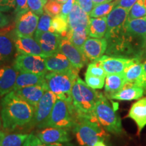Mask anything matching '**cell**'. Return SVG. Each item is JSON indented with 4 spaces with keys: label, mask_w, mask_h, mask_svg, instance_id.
Returning <instances> with one entry per match:
<instances>
[{
    "label": "cell",
    "mask_w": 146,
    "mask_h": 146,
    "mask_svg": "<svg viewBox=\"0 0 146 146\" xmlns=\"http://www.w3.org/2000/svg\"><path fill=\"white\" fill-rule=\"evenodd\" d=\"M29 10H31L38 16H41L44 12L43 4L42 0H27Z\"/></svg>",
    "instance_id": "39"
},
{
    "label": "cell",
    "mask_w": 146,
    "mask_h": 146,
    "mask_svg": "<svg viewBox=\"0 0 146 146\" xmlns=\"http://www.w3.org/2000/svg\"><path fill=\"white\" fill-rule=\"evenodd\" d=\"M90 16L84 12L76 2L68 15V23L69 31H87Z\"/></svg>",
    "instance_id": "15"
},
{
    "label": "cell",
    "mask_w": 146,
    "mask_h": 146,
    "mask_svg": "<svg viewBox=\"0 0 146 146\" xmlns=\"http://www.w3.org/2000/svg\"><path fill=\"white\" fill-rule=\"evenodd\" d=\"M114 1V0H110V1Z\"/></svg>",
    "instance_id": "54"
},
{
    "label": "cell",
    "mask_w": 146,
    "mask_h": 146,
    "mask_svg": "<svg viewBox=\"0 0 146 146\" xmlns=\"http://www.w3.org/2000/svg\"><path fill=\"white\" fill-rule=\"evenodd\" d=\"M77 120L78 116L72 102L57 98L50 117L38 128L56 127L68 129L74 127Z\"/></svg>",
    "instance_id": "4"
},
{
    "label": "cell",
    "mask_w": 146,
    "mask_h": 146,
    "mask_svg": "<svg viewBox=\"0 0 146 146\" xmlns=\"http://www.w3.org/2000/svg\"><path fill=\"white\" fill-rule=\"evenodd\" d=\"M124 76L126 83L141 87L144 89L146 88V74L140 60L129 66L124 72Z\"/></svg>",
    "instance_id": "18"
},
{
    "label": "cell",
    "mask_w": 146,
    "mask_h": 146,
    "mask_svg": "<svg viewBox=\"0 0 146 146\" xmlns=\"http://www.w3.org/2000/svg\"><path fill=\"white\" fill-rule=\"evenodd\" d=\"M62 4L58 2L57 0H47L43 7V10L45 13L48 14L52 17L59 15L61 13Z\"/></svg>",
    "instance_id": "34"
},
{
    "label": "cell",
    "mask_w": 146,
    "mask_h": 146,
    "mask_svg": "<svg viewBox=\"0 0 146 146\" xmlns=\"http://www.w3.org/2000/svg\"><path fill=\"white\" fill-rule=\"evenodd\" d=\"M142 64H143V69H144V70H145V74H146V60H144L143 62H142Z\"/></svg>",
    "instance_id": "49"
},
{
    "label": "cell",
    "mask_w": 146,
    "mask_h": 146,
    "mask_svg": "<svg viewBox=\"0 0 146 146\" xmlns=\"http://www.w3.org/2000/svg\"><path fill=\"white\" fill-rule=\"evenodd\" d=\"M127 117L131 118L136 123L138 135H139L146 126V97L141 98L133 104Z\"/></svg>",
    "instance_id": "21"
},
{
    "label": "cell",
    "mask_w": 146,
    "mask_h": 146,
    "mask_svg": "<svg viewBox=\"0 0 146 146\" xmlns=\"http://www.w3.org/2000/svg\"><path fill=\"white\" fill-rule=\"evenodd\" d=\"M66 37L68 38L73 45L81 50L84 43L89 37V35L87 31H68Z\"/></svg>",
    "instance_id": "31"
},
{
    "label": "cell",
    "mask_w": 146,
    "mask_h": 146,
    "mask_svg": "<svg viewBox=\"0 0 146 146\" xmlns=\"http://www.w3.org/2000/svg\"><path fill=\"white\" fill-rule=\"evenodd\" d=\"M23 146H60V143L45 144L43 143L37 136L34 134H30L25 140Z\"/></svg>",
    "instance_id": "38"
},
{
    "label": "cell",
    "mask_w": 146,
    "mask_h": 146,
    "mask_svg": "<svg viewBox=\"0 0 146 146\" xmlns=\"http://www.w3.org/2000/svg\"><path fill=\"white\" fill-rule=\"evenodd\" d=\"M39 139L45 144L61 143L70 141V136L66 129L47 127L37 133Z\"/></svg>",
    "instance_id": "16"
},
{
    "label": "cell",
    "mask_w": 146,
    "mask_h": 146,
    "mask_svg": "<svg viewBox=\"0 0 146 146\" xmlns=\"http://www.w3.org/2000/svg\"><path fill=\"white\" fill-rule=\"evenodd\" d=\"M75 2L76 0H68L66 2L63 3L60 14L64 18H68V15L70 14L71 11H72Z\"/></svg>",
    "instance_id": "41"
},
{
    "label": "cell",
    "mask_w": 146,
    "mask_h": 146,
    "mask_svg": "<svg viewBox=\"0 0 146 146\" xmlns=\"http://www.w3.org/2000/svg\"><path fill=\"white\" fill-rule=\"evenodd\" d=\"M1 117H0V127H1Z\"/></svg>",
    "instance_id": "51"
},
{
    "label": "cell",
    "mask_w": 146,
    "mask_h": 146,
    "mask_svg": "<svg viewBox=\"0 0 146 146\" xmlns=\"http://www.w3.org/2000/svg\"><path fill=\"white\" fill-rule=\"evenodd\" d=\"M126 81L123 74H107L105 79V91L107 96L116 94L125 85Z\"/></svg>",
    "instance_id": "28"
},
{
    "label": "cell",
    "mask_w": 146,
    "mask_h": 146,
    "mask_svg": "<svg viewBox=\"0 0 146 146\" xmlns=\"http://www.w3.org/2000/svg\"><path fill=\"white\" fill-rule=\"evenodd\" d=\"M45 60L47 70L50 72H67L76 69L73 66L68 58L60 52L45 58Z\"/></svg>",
    "instance_id": "19"
},
{
    "label": "cell",
    "mask_w": 146,
    "mask_h": 146,
    "mask_svg": "<svg viewBox=\"0 0 146 146\" xmlns=\"http://www.w3.org/2000/svg\"><path fill=\"white\" fill-rule=\"evenodd\" d=\"M45 74H33V73L19 72L18 74L13 91L33 85H45Z\"/></svg>",
    "instance_id": "24"
},
{
    "label": "cell",
    "mask_w": 146,
    "mask_h": 146,
    "mask_svg": "<svg viewBox=\"0 0 146 146\" xmlns=\"http://www.w3.org/2000/svg\"><path fill=\"white\" fill-rule=\"evenodd\" d=\"M62 37L60 35L50 31L35 32L34 35V38L39 43L44 58L60 52Z\"/></svg>",
    "instance_id": "11"
},
{
    "label": "cell",
    "mask_w": 146,
    "mask_h": 146,
    "mask_svg": "<svg viewBox=\"0 0 146 146\" xmlns=\"http://www.w3.org/2000/svg\"><path fill=\"white\" fill-rule=\"evenodd\" d=\"M100 93L87 85L81 78L74 81L71 91L72 102L78 118L94 114L96 104Z\"/></svg>",
    "instance_id": "2"
},
{
    "label": "cell",
    "mask_w": 146,
    "mask_h": 146,
    "mask_svg": "<svg viewBox=\"0 0 146 146\" xmlns=\"http://www.w3.org/2000/svg\"><path fill=\"white\" fill-rule=\"evenodd\" d=\"M142 56L146 58V35L145 36V39L143 41V48H142Z\"/></svg>",
    "instance_id": "47"
},
{
    "label": "cell",
    "mask_w": 146,
    "mask_h": 146,
    "mask_svg": "<svg viewBox=\"0 0 146 146\" xmlns=\"http://www.w3.org/2000/svg\"><path fill=\"white\" fill-rule=\"evenodd\" d=\"M15 49L14 39L6 35H0V64L13 57Z\"/></svg>",
    "instance_id": "27"
},
{
    "label": "cell",
    "mask_w": 146,
    "mask_h": 146,
    "mask_svg": "<svg viewBox=\"0 0 146 146\" xmlns=\"http://www.w3.org/2000/svg\"><path fill=\"white\" fill-rule=\"evenodd\" d=\"M116 7V1H112L110 2L101 3L95 5L91 12L89 16L91 18H101L106 17L112 12V10Z\"/></svg>",
    "instance_id": "30"
},
{
    "label": "cell",
    "mask_w": 146,
    "mask_h": 146,
    "mask_svg": "<svg viewBox=\"0 0 146 146\" xmlns=\"http://www.w3.org/2000/svg\"><path fill=\"white\" fill-rule=\"evenodd\" d=\"M39 17L29 10L16 15L15 35L19 36H33L36 32Z\"/></svg>",
    "instance_id": "10"
},
{
    "label": "cell",
    "mask_w": 146,
    "mask_h": 146,
    "mask_svg": "<svg viewBox=\"0 0 146 146\" xmlns=\"http://www.w3.org/2000/svg\"><path fill=\"white\" fill-rule=\"evenodd\" d=\"M52 16L48 14L43 12L39 20L36 32H51V24H52Z\"/></svg>",
    "instance_id": "36"
},
{
    "label": "cell",
    "mask_w": 146,
    "mask_h": 146,
    "mask_svg": "<svg viewBox=\"0 0 146 146\" xmlns=\"http://www.w3.org/2000/svg\"><path fill=\"white\" fill-rule=\"evenodd\" d=\"M85 83L89 87L94 89H100L103 88L105 84L106 78L99 77L91 74H85Z\"/></svg>",
    "instance_id": "37"
},
{
    "label": "cell",
    "mask_w": 146,
    "mask_h": 146,
    "mask_svg": "<svg viewBox=\"0 0 146 146\" xmlns=\"http://www.w3.org/2000/svg\"><path fill=\"white\" fill-rule=\"evenodd\" d=\"M60 52L64 55L73 66L78 70L83 68L88 60L82 50L73 45L66 36L62 37Z\"/></svg>",
    "instance_id": "13"
},
{
    "label": "cell",
    "mask_w": 146,
    "mask_h": 146,
    "mask_svg": "<svg viewBox=\"0 0 146 146\" xmlns=\"http://www.w3.org/2000/svg\"><path fill=\"white\" fill-rule=\"evenodd\" d=\"M107 16L101 18H91L87 28L89 36L104 38L107 31Z\"/></svg>",
    "instance_id": "26"
},
{
    "label": "cell",
    "mask_w": 146,
    "mask_h": 146,
    "mask_svg": "<svg viewBox=\"0 0 146 146\" xmlns=\"http://www.w3.org/2000/svg\"><path fill=\"white\" fill-rule=\"evenodd\" d=\"M57 96L52 91L47 90L40 100L37 105L35 107L34 116L30 123V127H39L45 123L50 117Z\"/></svg>",
    "instance_id": "9"
},
{
    "label": "cell",
    "mask_w": 146,
    "mask_h": 146,
    "mask_svg": "<svg viewBox=\"0 0 146 146\" xmlns=\"http://www.w3.org/2000/svg\"><path fill=\"white\" fill-rule=\"evenodd\" d=\"M138 0H115L116 6H119L130 10L133 5Z\"/></svg>",
    "instance_id": "44"
},
{
    "label": "cell",
    "mask_w": 146,
    "mask_h": 146,
    "mask_svg": "<svg viewBox=\"0 0 146 146\" xmlns=\"http://www.w3.org/2000/svg\"><path fill=\"white\" fill-rule=\"evenodd\" d=\"M1 106V119L5 129L13 130L27 125L33 118L35 107L18 96L14 91L5 95Z\"/></svg>",
    "instance_id": "1"
},
{
    "label": "cell",
    "mask_w": 146,
    "mask_h": 146,
    "mask_svg": "<svg viewBox=\"0 0 146 146\" xmlns=\"http://www.w3.org/2000/svg\"><path fill=\"white\" fill-rule=\"evenodd\" d=\"M125 29L130 35L144 41L146 35V16L133 20H127Z\"/></svg>",
    "instance_id": "25"
},
{
    "label": "cell",
    "mask_w": 146,
    "mask_h": 146,
    "mask_svg": "<svg viewBox=\"0 0 146 146\" xmlns=\"http://www.w3.org/2000/svg\"><path fill=\"white\" fill-rule=\"evenodd\" d=\"M14 40L18 54L33 55L43 57V52L39 43L33 36H16Z\"/></svg>",
    "instance_id": "17"
},
{
    "label": "cell",
    "mask_w": 146,
    "mask_h": 146,
    "mask_svg": "<svg viewBox=\"0 0 146 146\" xmlns=\"http://www.w3.org/2000/svg\"><path fill=\"white\" fill-rule=\"evenodd\" d=\"M5 136V133H3V131H0V146H2V142L3 139H4Z\"/></svg>",
    "instance_id": "48"
},
{
    "label": "cell",
    "mask_w": 146,
    "mask_h": 146,
    "mask_svg": "<svg viewBox=\"0 0 146 146\" xmlns=\"http://www.w3.org/2000/svg\"><path fill=\"white\" fill-rule=\"evenodd\" d=\"M146 16V5L144 0H138L133 5L129 11L127 20H133L135 18H142Z\"/></svg>",
    "instance_id": "33"
},
{
    "label": "cell",
    "mask_w": 146,
    "mask_h": 146,
    "mask_svg": "<svg viewBox=\"0 0 146 146\" xmlns=\"http://www.w3.org/2000/svg\"><path fill=\"white\" fill-rule=\"evenodd\" d=\"M74 133L78 143L82 146H94L108 135L95 115L78 118Z\"/></svg>",
    "instance_id": "3"
},
{
    "label": "cell",
    "mask_w": 146,
    "mask_h": 146,
    "mask_svg": "<svg viewBox=\"0 0 146 146\" xmlns=\"http://www.w3.org/2000/svg\"><path fill=\"white\" fill-rule=\"evenodd\" d=\"M108 47L107 40L104 38L89 36L82 47L81 50L88 60L96 61L104 56Z\"/></svg>",
    "instance_id": "14"
},
{
    "label": "cell",
    "mask_w": 146,
    "mask_h": 146,
    "mask_svg": "<svg viewBox=\"0 0 146 146\" xmlns=\"http://www.w3.org/2000/svg\"><path fill=\"white\" fill-rule=\"evenodd\" d=\"M18 72L14 66L0 67V97L13 91Z\"/></svg>",
    "instance_id": "20"
},
{
    "label": "cell",
    "mask_w": 146,
    "mask_h": 146,
    "mask_svg": "<svg viewBox=\"0 0 146 146\" xmlns=\"http://www.w3.org/2000/svg\"><path fill=\"white\" fill-rule=\"evenodd\" d=\"M47 91L45 85H33L14 91L15 94L29 104L35 107Z\"/></svg>",
    "instance_id": "22"
},
{
    "label": "cell",
    "mask_w": 146,
    "mask_h": 146,
    "mask_svg": "<svg viewBox=\"0 0 146 146\" xmlns=\"http://www.w3.org/2000/svg\"><path fill=\"white\" fill-rule=\"evenodd\" d=\"M10 23L9 18L5 14L0 11V29L3 28L8 25Z\"/></svg>",
    "instance_id": "45"
},
{
    "label": "cell",
    "mask_w": 146,
    "mask_h": 146,
    "mask_svg": "<svg viewBox=\"0 0 146 146\" xmlns=\"http://www.w3.org/2000/svg\"><path fill=\"white\" fill-rule=\"evenodd\" d=\"M92 1H93V3H94V5L101 4V3L110 2V0H92Z\"/></svg>",
    "instance_id": "46"
},
{
    "label": "cell",
    "mask_w": 146,
    "mask_h": 146,
    "mask_svg": "<svg viewBox=\"0 0 146 146\" xmlns=\"http://www.w3.org/2000/svg\"><path fill=\"white\" fill-rule=\"evenodd\" d=\"M68 31V18H64L60 14L52 18V24H51V32L58 34L62 37H64L66 36Z\"/></svg>",
    "instance_id": "29"
},
{
    "label": "cell",
    "mask_w": 146,
    "mask_h": 146,
    "mask_svg": "<svg viewBox=\"0 0 146 146\" xmlns=\"http://www.w3.org/2000/svg\"><path fill=\"white\" fill-rule=\"evenodd\" d=\"M140 60L139 58H128L115 57L110 56H102L97 60L104 69L107 74H123L125 69L135 62Z\"/></svg>",
    "instance_id": "12"
},
{
    "label": "cell",
    "mask_w": 146,
    "mask_h": 146,
    "mask_svg": "<svg viewBox=\"0 0 146 146\" xmlns=\"http://www.w3.org/2000/svg\"><path fill=\"white\" fill-rule=\"evenodd\" d=\"M76 2L81 7L82 10L89 15L95 6L92 0H76Z\"/></svg>",
    "instance_id": "42"
},
{
    "label": "cell",
    "mask_w": 146,
    "mask_h": 146,
    "mask_svg": "<svg viewBox=\"0 0 146 146\" xmlns=\"http://www.w3.org/2000/svg\"><path fill=\"white\" fill-rule=\"evenodd\" d=\"M16 0H0V11L7 12L11 10H15Z\"/></svg>",
    "instance_id": "40"
},
{
    "label": "cell",
    "mask_w": 146,
    "mask_h": 146,
    "mask_svg": "<svg viewBox=\"0 0 146 146\" xmlns=\"http://www.w3.org/2000/svg\"><path fill=\"white\" fill-rule=\"evenodd\" d=\"M94 114L106 131L115 135L123 133L121 119L116 113V109L114 108L106 97L101 93L96 104Z\"/></svg>",
    "instance_id": "6"
},
{
    "label": "cell",
    "mask_w": 146,
    "mask_h": 146,
    "mask_svg": "<svg viewBox=\"0 0 146 146\" xmlns=\"http://www.w3.org/2000/svg\"><path fill=\"white\" fill-rule=\"evenodd\" d=\"M87 74H91L99 77L106 78V72H105L104 69L100 64V63L98 61H94V62L89 64L87 67V71L85 72Z\"/></svg>",
    "instance_id": "35"
},
{
    "label": "cell",
    "mask_w": 146,
    "mask_h": 146,
    "mask_svg": "<svg viewBox=\"0 0 146 146\" xmlns=\"http://www.w3.org/2000/svg\"><path fill=\"white\" fill-rule=\"evenodd\" d=\"M57 1H58V2L61 3L62 4H63V3H64L65 2H66V1H68V0H57Z\"/></svg>",
    "instance_id": "50"
},
{
    "label": "cell",
    "mask_w": 146,
    "mask_h": 146,
    "mask_svg": "<svg viewBox=\"0 0 146 146\" xmlns=\"http://www.w3.org/2000/svg\"><path fill=\"white\" fill-rule=\"evenodd\" d=\"M29 135L14 133L5 135L2 142V146H23Z\"/></svg>",
    "instance_id": "32"
},
{
    "label": "cell",
    "mask_w": 146,
    "mask_h": 146,
    "mask_svg": "<svg viewBox=\"0 0 146 146\" xmlns=\"http://www.w3.org/2000/svg\"><path fill=\"white\" fill-rule=\"evenodd\" d=\"M144 1H145V4L146 5V0H144Z\"/></svg>",
    "instance_id": "53"
},
{
    "label": "cell",
    "mask_w": 146,
    "mask_h": 146,
    "mask_svg": "<svg viewBox=\"0 0 146 146\" xmlns=\"http://www.w3.org/2000/svg\"><path fill=\"white\" fill-rule=\"evenodd\" d=\"M14 66L19 72L33 74H46L47 71L45 58L33 55L18 54Z\"/></svg>",
    "instance_id": "8"
},
{
    "label": "cell",
    "mask_w": 146,
    "mask_h": 146,
    "mask_svg": "<svg viewBox=\"0 0 146 146\" xmlns=\"http://www.w3.org/2000/svg\"><path fill=\"white\" fill-rule=\"evenodd\" d=\"M145 91L143 87L126 83L124 87L116 94L107 96L110 99L120 101H131L140 99L143 96Z\"/></svg>",
    "instance_id": "23"
},
{
    "label": "cell",
    "mask_w": 146,
    "mask_h": 146,
    "mask_svg": "<svg viewBox=\"0 0 146 146\" xmlns=\"http://www.w3.org/2000/svg\"><path fill=\"white\" fill-rule=\"evenodd\" d=\"M27 0H16L15 12L16 15L29 10Z\"/></svg>",
    "instance_id": "43"
},
{
    "label": "cell",
    "mask_w": 146,
    "mask_h": 146,
    "mask_svg": "<svg viewBox=\"0 0 146 146\" xmlns=\"http://www.w3.org/2000/svg\"><path fill=\"white\" fill-rule=\"evenodd\" d=\"M144 91H145V94H146V88L144 89Z\"/></svg>",
    "instance_id": "52"
},
{
    "label": "cell",
    "mask_w": 146,
    "mask_h": 146,
    "mask_svg": "<svg viewBox=\"0 0 146 146\" xmlns=\"http://www.w3.org/2000/svg\"><path fill=\"white\" fill-rule=\"evenodd\" d=\"M129 11L127 9L116 6L107 16V31L105 39L107 41L114 39L125 31V23Z\"/></svg>",
    "instance_id": "7"
},
{
    "label": "cell",
    "mask_w": 146,
    "mask_h": 146,
    "mask_svg": "<svg viewBox=\"0 0 146 146\" xmlns=\"http://www.w3.org/2000/svg\"><path fill=\"white\" fill-rule=\"evenodd\" d=\"M78 70L76 69L67 72H50L46 74L45 87L49 90L60 98L68 102H72L71 91L74 81L78 77Z\"/></svg>",
    "instance_id": "5"
}]
</instances>
